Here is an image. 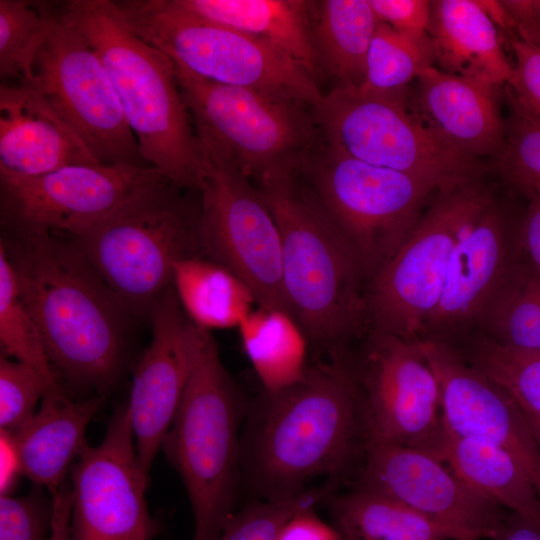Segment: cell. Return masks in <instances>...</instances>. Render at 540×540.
Listing matches in <instances>:
<instances>
[{"label":"cell","instance_id":"43","mask_svg":"<svg viewBox=\"0 0 540 540\" xmlns=\"http://www.w3.org/2000/svg\"><path fill=\"white\" fill-rule=\"evenodd\" d=\"M315 507L292 516L281 528L276 540H341L336 528L317 516Z\"/></svg>","mask_w":540,"mask_h":540},{"label":"cell","instance_id":"25","mask_svg":"<svg viewBox=\"0 0 540 540\" xmlns=\"http://www.w3.org/2000/svg\"><path fill=\"white\" fill-rule=\"evenodd\" d=\"M187 11L278 48L315 78L319 74L304 0H176Z\"/></svg>","mask_w":540,"mask_h":540},{"label":"cell","instance_id":"11","mask_svg":"<svg viewBox=\"0 0 540 540\" xmlns=\"http://www.w3.org/2000/svg\"><path fill=\"white\" fill-rule=\"evenodd\" d=\"M409 87L386 94L332 88L312 114L329 144L368 164L427 180L439 191L481 178L479 160L455 149L409 108Z\"/></svg>","mask_w":540,"mask_h":540},{"label":"cell","instance_id":"35","mask_svg":"<svg viewBox=\"0 0 540 540\" xmlns=\"http://www.w3.org/2000/svg\"><path fill=\"white\" fill-rule=\"evenodd\" d=\"M0 344L1 355L25 363L57 393L64 392L47 355L40 331L18 291L12 265L0 246Z\"/></svg>","mask_w":540,"mask_h":540},{"label":"cell","instance_id":"21","mask_svg":"<svg viewBox=\"0 0 540 540\" xmlns=\"http://www.w3.org/2000/svg\"><path fill=\"white\" fill-rule=\"evenodd\" d=\"M502 87L431 67L409 87V108L438 136L479 160L497 157L506 135Z\"/></svg>","mask_w":540,"mask_h":540},{"label":"cell","instance_id":"10","mask_svg":"<svg viewBox=\"0 0 540 540\" xmlns=\"http://www.w3.org/2000/svg\"><path fill=\"white\" fill-rule=\"evenodd\" d=\"M494 201V189L482 177L435 194L404 243L369 280L368 334L420 341L460 239Z\"/></svg>","mask_w":540,"mask_h":540},{"label":"cell","instance_id":"3","mask_svg":"<svg viewBox=\"0 0 540 540\" xmlns=\"http://www.w3.org/2000/svg\"><path fill=\"white\" fill-rule=\"evenodd\" d=\"M257 188L280 232L291 316L320 351L344 357L348 343L369 332V277L361 261L296 177Z\"/></svg>","mask_w":540,"mask_h":540},{"label":"cell","instance_id":"16","mask_svg":"<svg viewBox=\"0 0 540 540\" xmlns=\"http://www.w3.org/2000/svg\"><path fill=\"white\" fill-rule=\"evenodd\" d=\"M128 403L111 415L102 441L86 445L69 473L72 540H152L161 524L149 512V477L136 456Z\"/></svg>","mask_w":540,"mask_h":540},{"label":"cell","instance_id":"5","mask_svg":"<svg viewBox=\"0 0 540 540\" xmlns=\"http://www.w3.org/2000/svg\"><path fill=\"white\" fill-rule=\"evenodd\" d=\"M247 411L210 336L161 446L186 488L193 540H219L235 513Z\"/></svg>","mask_w":540,"mask_h":540},{"label":"cell","instance_id":"40","mask_svg":"<svg viewBox=\"0 0 540 540\" xmlns=\"http://www.w3.org/2000/svg\"><path fill=\"white\" fill-rule=\"evenodd\" d=\"M515 56L513 72L505 84L510 107L540 122V48L510 38Z\"/></svg>","mask_w":540,"mask_h":540},{"label":"cell","instance_id":"34","mask_svg":"<svg viewBox=\"0 0 540 540\" xmlns=\"http://www.w3.org/2000/svg\"><path fill=\"white\" fill-rule=\"evenodd\" d=\"M431 67H435V54L429 35L415 37L378 23L367 54L365 79L359 87L380 94L401 92Z\"/></svg>","mask_w":540,"mask_h":540},{"label":"cell","instance_id":"28","mask_svg":"<svg viewBox=\"0 0 540 540\" xmlns=\"http://www.w3.org/2000/svg\"><path fill=\"white\" fill-rule=\"evenodd\" d=\"M341 540H457L448 528L385 495L349 486L325 501Z\"/></svg>","mask_w":540,"mask_h":540},{"label":"cell","instance_id":"30","mask_svg":"<svg viewBox=\"0 0 540 540\" xmlns=\"http://www.w3.org/2000/svg\"><path fill=\"white\" fill-rule=\"evenodd\" d=\"M238 328L244 351L265 391L285 389L303 377L308 367L307 338L291 315L259 307Z\"/></svg>","mask_w":540,"mask_h":540},{"label":"cell","instance_id":"45","mask_svg":"<svg viewBox=\"0 0 540 540\" xmlns=\"http://www.w3.org/2000/svg\"><path fill=\"white\" fill-rule=\"evenodd\" d=\"M52 521L48 540H72V488L69 479L52 495Z\"/></svg>","mask_w":540,"mask_h":540},{"label":"cell","instance_id":"39","mask_svg":"<svg viewBox=\"0 0 540 540\" xmlns=\"http://www.w3.org/2000/svg\"><path fill=\"white\" fill-rule=\"evenodd\" d=\"M34 485L29 493L0 497V540H48L52 521V497Z\"/></svg>","mask_w":540,"mask_h":540},{"label":"cell","instance_id":"22","mask_svg":"<svg viewBox=\"0 0 540 540\" xmlns=\"http://www.w3.org/2000/svg\"><path fill=\"white\" fill-rule=\"evenodd\" d=\"M99 164L30 86L0 85V174L41 176L63 167Z\"/></svg>","mask_w":540,"mask_h":540},{"label":"cell","instance_id":"7","mask_svg":"<svg viewBox=\"0 0 540 540\" xmlns=\"http://www.w3.org/2000/svg\"><path fill=\"white\" fill-rule=\"evenodd\" d=\"M173 63L201 151L231 162L258 185L296 177L322 141L311 107Z\"/></svg>","mask_w":540,"mask_h":540},{"label":"cell","instance_id":"41","mask_svg":"<svg viewBox=\"0 0 540 540\" xmlns=\"http://www.w3.org/2000/svg\"><path fill=\"white\" fill-rule=\"evenodd\" d=\"M378 23L415 37L427 36L430 24L429 0H369Z\"/></svg>","mask_w":540,"mask_h":540},{"label":"cell","instance_id":"8","mask_svg":"<svg viewBox=\"0 0 540 540\" xmlns=\"http://www.w3.org/2000/svg\"><path fill=\"white\" fill-rule=\"evenodd\" d=\"M114 3L123 21L139 38L200 77L311 108L324 95L316 78L278 48L203 19L176 0Z\"/></svg>","mask_w":540,"mask_h":540},{"label":"cell","instance_id":"20","mask_svg":"<svg viewBox=\"0 0 540 540\" xmlns=\"http://www.w3.org/2000/svg\"><path fill=\"white\" fill-rule=\"evenodd\" d=\"M516 258L506 217L494 201L460 239L420 341L455 346L472 335Z\"/></svg>","mask_w":540,"mask_h":540},{"label":"cell","instance_id":"36","mask_svg":"<svg viewBox=\"0 0 540 540\" xmlns=\"http://www.w3.org/2000/svg\"><path fill=\"white\" fill-rule=\"evenodd\" d=\"M330 494L327 485H319L286 501L254 500L232 515L219 540H276L292 516L324 502Z\"/></svg>","mask_w":540,"mask_h":540},{"label":"cell","instance_id":"44","mask_svg":"<svg viewBox=\"0 0 540 540\" xmlns=\"http://www.w3.org/2000/svg\"><path fill=\"white\" fill-rule=\"evenodd\" d=\"M520 243L529 262L540 272V189L530 194V203L521 225Z\"/></svg>","mask_w":540,"mask_h":540},{"label":"cell","instance_id":"27","mask_svg":"<svg viewBox=\"0 0 540 540\" xmlns=\"http://www.w3.org/2000/svg\"><path fill=\"white\" fill-rule=\"evenodd\" d=\"M310 18L318 72L333 88L360 86L378 24L369 0L311 1Z\"/></svg>","mask_w":540,"mask_h":540},{"label":"cell","instance_id":"37","mask_svg":"<svg viewBox=\"0 0 540 540\" xmlns=\"http://www.w3.org/2000/svg\"><path fill=\"white\" fill-rule=\"evenodd\" d=\"M502 178L532 194L540 189V122L510 107L504 145L496 157Z\"/></svg>","mask_w":540,"mask_h":540},{"label":"cell","instance_id":"38","mask_svg":"<svg viewBox=\"0 0 540 540\" xmlns=\"http://www.w3.org/2000/svg\"><path fill=\"white\" fill-rule=\"evenodd\" d=\"M54 392L42 375L31 366L0 357V427L15 434L37 412V405L46 394ZM64 393V392H61Z\"/></svg>","mask_w":540,"mask_h":540},{"label":"cell","instance_id":"26","mask_svg":"<svg viewBox=\"0 0 540 540\" xmlns=\"http://www.w3.org/2000/svg\"><path fill=\"white\" fill-rule=\"evenodd\" d=\"M472 489L511 513L540 526V494L505 451L444 429L435 452Z\"/></svg>","mask_w":540,"mask_h":540},{"label":"cell","instance_id":"19","mask_svg":"<svg viewBox=\"0 0 540 540\" xmlns=\"http://www.w3.org/2000/svg\"><path fill=\"white\" fill-rule=\"evenodd\" d=\"M419 344L439 384L444 429L508 453L540 494V447L517 403L452 346Z\"/></svg>","mask_w":540,"mask_h":540},{"label":"cell","instance_id":"29","mask_svg":"<svg viewBox=\"0 0 540 540\" xmlns=\"http://www.w3.org/2000/svg\"><path fill=\"white\" fill-rule=\"evenodd\" d=\"M172 285L186 315L205 331L238 327L255 304L251 291L240 279L202 257L178 261Z\"/></svg>","mask_w":540,"mask_h":540},{"label":"cell","instance_id":"6","mask_svg":"<svg viewBox=\"0 0 540 540\" xmlns=\"http://www.w3.org/2000/svg\"><path fill=\"white\" fill-rule=\"evenodd\" d=\"M163 179L70 238L131 315L150 316L175 264L202 257L200 204Z\"/></svg>","mask_w":540,"mask_h":540},{"label":"cell","instance_id":"14","mask_svg":"<svg viewBox=\"0 0 540 540\" xmlns=\"http://www.w3.org/2000/svg\"><path fill=\"white\" fill-rule=\"evenodd\" d=\"M368 335L361 357L344 362L357 387L370 440L435 454L444 433L441 396L419 342Z\"/></svg>","mask_w":540,"mask_h":540},{"label":"cell","instance_id":"9","mask_svg":"<svg viewBox=\"0 0 540 540\" xmlns=\"http://www.w3.org/2000/svg\"><path fill=\"white\" fill-rule=\"evenodd\" d=\"M297 176L354 250L369 280L410 235L439 189L400 171L360 161L323 138Z\"/></svg>","mask_w":540,"mask_h":540},{"label":"cell","instance_id":"15","mask_svg":"<svg viewBox=\"0 0 540 540\" xmlns=\"http://www.w3.org/2000/svg\"><path fill=\"white\" fill-rule=\"evenodd\" d=\"M166 179L150 166L80 164L36 177L0 174L4 226L77 238Z\"/></svg>","mask_w":540,"mask_h":540},{"label":"cell","instance_id":"12","mask_svg":"<svg viewBox=\"0 0 540 540\" xmlns=\"http://www.w3.org/2000/svg\"><path fill=\"white\" fill-rule=\"evenodd\" d=\"M24 84L44 99L99 164L149 166L104 63L66 17L62 4L35 60L32 81Z\"/></svg>","mask_w":540,"mask_h":540},{"label":"cell","instance_id":"32","mask_svg":"<svg viewBox=\"0 0 540 540\" xmlns=\"http://www.w3.org/2000/svg\"><path fill=\"white\" fill-rule=\"evenodd\" d=\"M452 347L500 386L524 415L540 419V350L502 346L478 334Z\"/></svg>","mask_w":540,"mask_h":540},{"label":"cell","instance_id":"18","mask_svg":"<svg viewBox=\"0 0 540 540\" xmlns=\"http://www.w3.org/2000/svg\"><path fill=\"white\" fill-rule=\"evenodd\" d=\"M150 317L152 339L135 367L127 402L137 461L147 477L211 336L186 315L173 285Z\"/></svg>","mask_w":540,"mask_h":540},{"label":"cell","instance_id":"23","mask_svg":"<svg viewBox=\"0 0 540 540\" xmlns=\"http://www.w3.org/2000/svg\"><path fill=\"white\" fill-rule=\"evenodd\" d=\"M104 400L100 395L73 401L65 392L46 394L32 419L11 434L21 475L52 495L69 479L71 467L88 444L87 426Z\"/></svg>","mask_w":540,"mask_h":540},{"label":"cell","instance_id":"47","mask_svg":"<svg viewBox=\"0 0 540 540\" xmlns=\"http://www.w3.org/2000/svg\"><path fill=\"white\" fill-rule=\"evenodd\" d=\"M496 540H540V526L511 513Z\"/></svg>","mask_w":540,"mask_h":540},{"label":"cell","instance_id":"42","mask_svg":"<svg viewBox=\"0 0 540 540\" xmlns=\"http://www.w3.org/2000/svg\"><path fill=\"white\" fill-rule=\"evenodd\" d=\"M503 29L511 38L540 48V0H499Z\"/></svg>","mask_w":540,"mask_h":540},{"label":"cell","instance_id":"33","mask_svg":"<svg viewBox=\"0 0 540 540\" xmlns=\"http://www.w3.org/2000/svg\"><path fill=\"white\" fill-rule=\"evenodd\" d=\"M61 5L0 0V76L4 83H29L42 46L60 15Z\"/></svg>","mask_w":540,"mask_h":540},{"label":"cell","instance_id":"46","mask_svg":"<svg viewBox=\"0 0 540 540\" xmlns=\"http://www.w3.org/2000/svg\"><path fill=\"white\" fill-rule=\"evenodd\" d=\"M1 495H10L17 477L21 475L18 454L10 433L0 431Z\"/></svg>","mask_w":540,"mask_h":540},{"label":"cell","instance_id":"31","mask_svg":"<svg viewBox=\"0 0 540 540\" xmlns=\"http://www.w3.org/2000/svg\"><path fill=\"white\" fill-rule=\"evenodd\" d=\"M473 334L499 345L540 350V272L514 261Z\"/></svg>","mask_w":540,"mask_h":540},{"label":"cell","instance_id":"4","mask_svg":"<svg viewBox=\"0 0 540 540\" xmlns=\"http://www.w3.org/2000/svg\"><path fill=\"white\" fill-rule=\"evenodd\" d=\"M62 9L104 63L144 161L198 192L201 145L172 60L129 29L114 1L72 0Z\"/></svg>","mask_w":540,"mask_h":540},{"label":"cell","instance_id":"24","mask_svg":"<svg viewBox=\"0 0 540 540\" xmlns=\"http://www.w3.org/2000/svg\"><path fill=\"white\" fill-rule=\"evenodd\" d=\"M428 34L439 70L503 87L513 65L479 0H432Z\"/></svg>","mask_w":540,"mask_h":540},{"label":"cell","instance_id":"13","mask_svg":"<svg viewBox=\"0 0 540 540\" xmlns=\"http://www.w3.org/2000/svg\"><path fill=\"white\" fill-rule=\"evenodd\" d=\"M202 156L203 254L240 279L260 308L291 315L283 290L280 232L259 189L231 162Z\"/></svg>","mask_w":540,"mask_h":540},{"label":"cell","instance_id":"48","mask_svg":"<svg viewBox=\"0 0 540 540\" xmlns=\"http://www.w3.org/2000/svg\"><path fill=\"white\" fill-rule=\"evenodd\" d=\"M525 417L540 447V419L528 417L526 415Z\"/></svg>","mask_w":540,"mask_h":540},{"label":"cell","instance_id":"1","mask_svg":"<svg viewBox=\"0 0 540 540\" xmlns=\"http://www.w3.org/2000/svg\"><path fill=\"white\" fill-rule=\"evenodd\" d=\"M241 478L255 500L301 496L315 480L355 479L370 441L355 382L341 358L308 366L295 384L248 407Z\"/></svg>","mask_w":540,"mask_h":540},{"label":"cell","instance_id":"17","mask_svg":"<svg viewBox=\"0 0 540 540\" xmlns=\"http://www.w3.org/2000/svg\"><path fill=\"white\" fill-rule=\"evenodd\" d=\"M349 486L397 500L450 529L457 540H496L509 515L436 455L388 441H369Z\"/></svg>","mask_w":540,"mask_h":540},{"label":"cell","instance_id":"2","mask_svg":"<svg viewBox=\"0 0 540 540\" xmlns=\"http://www.w3.org/2000/svg\"><path fill=\"white\" fill-rule=\"evenodd\" d=\"M4 227L0 246L53 368L106 396L124 364L131 313L70 238Z\"/></svg>","mask_w":540,"mask_h":540}]
</instances>
